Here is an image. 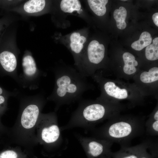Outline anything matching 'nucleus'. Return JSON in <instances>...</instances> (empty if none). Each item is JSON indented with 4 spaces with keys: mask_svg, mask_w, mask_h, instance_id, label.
Instances as JSON below:
<instances>
[{
    "mask_svg": "<svg viewBox=\"0 0 158 158\" xmlns=\"http://www.w3.org/2000/svg\"><path fill=\"white\" fill-rule=\"evenodd\" d=\"M55 72V85L50 98L55 102L57 109L81 99L84 93L91 85L75 68L63 63Z\"/></svg>",
    "mask_w": 158,
    "mask_h": 158,
    "instance_id": "1",
    "label": "nucleus"
},
{
    "mask_svg": "<svg viewBox=\"0 0 158 158\" xmlns=\"http://www.w3.org/2000/svg\"><path fill=\"white\" fill-rule=\"evenodd\" d=\"M144 118L117 116L108 121L97 131V138L116 143L121 146H129L135 138L145 132Z\"/></svg>",
    "mask_w": 158,
    "mask_h": 158,
    "instance_id": "2",
    "label": "nucleus"
},
{
    "mask_svg": "<svg viewBox=\"0 0 158 158\" xmlns=\"http://www.w3.org/2000/svg\"><path fill=\"white\" fill-rule=\"evenodd\" d=\"M40 111V106L34 103L24 108L9 131L13 143L27 147L38 144L35 130Z\"/></svg>",
    "mask_w": 158,
    "mask_h": 158,
    "instance_id": "3",
    "label": "nucleus"
},
{
    "mask_svg": "<svg viewBox=\"0 0 158 158\" xmlns=\"http://www.w3.org/2000/svg\"><path fill=\"white\" fill-rule=\"evenodd\" d=\"M106 104L87 100L81 101L73 113L68 126H91L116 116Z\"/></svg>",
    "mask_w": 158,
    "mask_h": 158,
    "instance_id": "4",
    "label": "nucleus"
},
{
    "mask_svg": "<svg viewBox=\"0 0 158 158\" xmlns=\"http://www.w3.org/2000/svg\"><path fill=\"white\" fill-rule=\"evenodd\" d=\"M38 144L45 148L59 146L61 141V130L54 113L40 114L35 130Z\"/></svg>",
    "mask_w": 158,
    "mask_h": 158,
    "instance_id": "5",
    "label": "nucleus"
},
{
    "mask_svg": "<svg viewBox=\"0 0 158 158\" xmlns=\"http://www.w3.org/2000/svg\"><path fill=\"white\" fill-rule=\"evenodd\" d=\"M87 158H99L110 153L113 142L106 140L92 137H79Z\"/></svg>",
    "mask_w": 158,
    "mask_h": 158,
    "instance_id": "6",
    "label": "nucleus"
},
{
    "mask_svg": "<svg viewBox=\"0 0 158 158\" xmlns=\"http://www.w3.org/2000/svg\"><path fill=\"white\" fill-rule=\"evenodd\" d=\"M63 38V43L71 53L75 61V68L77 69L87 44V33L83 31H74L64 36Z\"/></svg>",
    "mask_w": 158,
    "mask_h": 158,
    "instance_id": "7",
    "label": "nucleus"
},
{
    "mask_svg": "<svg viewBox=\"0 0 158 158\" xmlns=\"http://www.w3.org/2000/svg\"><path fill=\"white\" fill-rule=\"evenodd\" d=\"M151 142L147 140L133 146H121L118 151L112 152V158H140L142 153L148 149Z\"/></svg>",
    "mask_w": 158,
    "mask_h": 158,
    "instance_id": "8",
    "label": "nucleus"
},
{
    "mask_svg": "<svg viewBox=\"0 0 158 158\" xmlns=\"http://www.w3.org/2000/svg\"><path fill=\"white\" fill-rule=\"evenodd\" d=\"M103 88L107 94L118 99H125L128 97L127 90L125 89H121L111 81L105 82L103 84Z\"/></svg>",
    "mask_w": 158,
    "mask_h": 158,
    "instance_id": "9",
    "label": "nucleus"
},
{
    "mask_svg": "<svg viewBox=\"0 0 158 158\" xmlns=\"http://www.w3.org/2000/svg\"><path fill=\"white\" fill-rule=\"evenodd\" d=\"M0 63L4 69L9 72L13 71L17 65L15 56L8 51H4L0 54Z\"/></svg>",
    "mask_w": 158,
    "mask_h": 158,
    "instance_id": "10",
    "label": "nucleus"
},
{
    "mask_svg": "<svg viewBox=\"0 0 158 158\" xmlns=\"http://www.w3.org/2000/svg\"><path fill=\"white\" fill-rule=\"evenodd\" d=\"M60 7L63 13H78L83 11L81 3L78 0H62L60 1Z\"/></svg>",
    "mask_w": 158,
    "mask_h": 158,
    "instance_id": "11",
    "label": "nucleus"
},
{
    "mask_svg": "<svg viewBox=\"0 0 158 158\" xmlns=\"http://www.w3.org/2000/svg\"><path fill=\"white\" fill-rule=\"evenodd\" d=\"M123 58L124 63L123 68L124 73L129 75L135 73L136 67L138 63L134 56L129 52H126L123 54Z\"/></svg>",
    "mask_w": 158,
    "mask_h": 158,
    "instance_id": "12",
    "label": "nucleus"
},
{
    "mask_svg": "<svg viewBox=\"0 0 158 158\" xmlns=\"http://www.w3.org/2000/svg\"><path fill=\"white\" fill-rule=\"evenodd\" d=\"M145 132L152 136L158 135V110L157 109L145 121Z\"/></svg>",
    "mask_w": 158,
    "mask_h": 158,
    "instance_id": "13",
    "label": "nucleus"
},
{
    "mask_svg": "<svg viewBox=\"0 0 158 158\" xmlns=\"http://www.w3.org/2000/svg\"><path fill=\"white\" fill-rule=\"evenodd\" d=\"M107 0H88L87 1L89 6L92 11L97 15L101 16L106 12V7L108 2Z\"/></svg>",
    "mask_w": 158,
    "mask_h": 158,
    "instance_id": "14",
    "label": "nucleus"
},
{
    "mask_svg": "<svg viewBox=\"0 0 158 158\" xmlns=\"http://www.w3.org/2000/svg\"><path fill=\"white\" fill-rule=\"evenodd\" d=\"M22 66L24 73L28 76H32L36 72L35 62L33 57L30 55L25 56L23 58Z\"/></svg>",
    "mask_w": 158,
    "mask_h": 158,
    "instance_id": "15",
    "label": "nucleus"
},
{
    "mask_svg": "<svg viewBox=\"0 0 158 158\" xmlns=\"http://www.w3.org/2000/svg\"><path fill=\"white\" fill-rule=\"evenodd\" d=\"M152 41L150 34L147 32H144L141 34L139 39L133 42L131 46L135 50L140 51L150 44Z\"/></svg>",
    "mask_w": 158,
    "mask_h": 158,
    "instance_id": "16",
    "label": "nucleus"
},
{
    "mask_svg": "<svg viewBox=\"0 0 158 158\" xmlns=\"http://www.w3.org/2000/svg\"><path fill=\"white\" fill-rule=\"evenodd\" d=\"M46 1L44 0H29L24 4L23 8L25 11L29 13H37L44 8Z\"/></svg>",
    "mask_w": 158,
    "mask_h": 158,
    "instance_id": "17",
    "label": "nucleus"
},
{
    "mask_svg": "<svg viewBox=\"0 0 158 158\" xmlns=\"http://www.w3.org/2000/svg\"><path fill=\"white\" fill-rule=\"evenodd\" d=\"M127 14L126 9L123 6H120L114 11V17L116 23V26L119 29H124L126 27L125 21Z\"/></svg>",
    "mask_w": 158,
    "mask_h": 158,
    "instance_id": "18",
    "label": "nucleus"
},
{
    "mask_svg": "<svg viewBox=\"0 0 158 158\" xmlns=\"http://www.w3.org/2000/svg\"><path fill=\"white\" fill-rule=\"evenodd\" d=\"M145 55L148 60H156L158 59V37L154 38L152 44L147 46L145 49Z\"/></svg>",
    "mask_w": 158,
    "mask_h": 158,
    "instance_id": "19",
    "label": "nucleus"
},
{
    "mask_svg": "<svg viewBox=\"0 0 158 158\" xmlns=\"http://www.w3.org/2000/svg\"><path fill=\"white\" fill-rule=\"evenodd\" d=\"M140 80L144 83H150L158 80V68L154 67L147 71L142 72L140 76Z\"/></svg>",
    "mask_w": 158,
    "mask_h": 158,
    "instance_id": "20",
    "label": "nucleus"
},
{
    "mask_svg": "<svg viewBox=\"0 0 158 158\" xmlns=\"http://www.w3.org/2000/svg\"><path fill=\"white\" fill-rule=\"evenodd\" d=\"M18 154L16 150L8 149L0 153V158H18Z\"/></svg>",
    "mask_w": 158,
    "mask_h": 158,
    "instance_id": "21",
    "label": "nucleus"
},
{
    "mask_svg": "<svg viewBox=\"0 0 158 158\" xmlns=\"http://www.w3.org/2000/svg\"><path fill=\"white\" fill-rule=\"evenodd\" d=\"M151 142L149 146L148 149H149L152 155L154 158H157L158 151H157V142Z\"/></svg>",
    "mask_w": 158,
    "mask_h": 158,
    "instance_id": "22",
    "label": "nucleus"
},
{
    "mask_svg": "<svg viewBox=\"0 0 158 158\" xmlns=\"http://www.w3.org/2000/svg\"><path fill=\"white\" fill-rule=\"evenodd\" d=\"M147 150H145L142 153L140 158H154L151 154L147 152Z\"/></svg>",
    "mask_w": 158,
    "mask_h": 158,
    "instance_id": "23",
    "label": "nucleus"
},
{
    "mask_svg": "<svg viewBox=\"0 0 158 158\" xmlns=\"http://www.w3.org/2000/svg\"><path fill=\"white\" fill-rule=\"evenodd\" d=\"M152 19L155 24L158 26V13H156L154 14L152 16Z\"/></svg>",
    "mask_w": 158,
    "mask_h": 158,
    "instance_id": "24",
    "label": "nucleus"
},
{
    "mask_svg": "<svg viewBox=\"0 0 158 158\" xmlns=\"http://www.w3.org/2000/svg\"><path fill=\"white\" fill-rule=\"evenodd\" d=\"M111 152L109 154L102 156L99 158H111L112 157L111 155Z\"/></svg>",
    "mask_w": 158,
    "mask_h": 158,
    "instance_id": "25",
    "label": "nucleus"
},
{
    "mask_svg": "<svg viewBox=\"0 0 158 158\" xmlns=\"http://www.w3.org/2000/svg\"><path fill=\"white\" fill-rule=\"evenodd\" d=\"M5 99L4 97L1 95H0V105L4 103Z\"/></svg>",
    "mask_w": 158,
    "mask_h": 158,
    "instance_id": "26",
    "label": "nucleus"
},
{
    "mask_svg": "<svg viewBox=\"0 0 158 158\" xmlns=\"http://www.w3.org/2000/svg\"><path fill=\"white\" fill-rule=\"evenodd\" d=\"M3 92V90L0 87V95H1Z\"/></svg>",
    "mask_w": 158,
    "mask_h": 158,
    "instance_id": "27",
    "label": "nucleus"
},
{
    "mask_svg": "<svg viewBox=\"0 0 158 158\" xmlns=\"http://www.w3.org/2000/svg\"><path fill=\"white\" fill-rule=\"evenodd\" d=\"M121 1H127V0H121Z\"/></svg>",
    "mask_w": 158,
    "mask_h": 158,
    "instance_id": "28",
    "label": "nucleus"
}]
</instances>
